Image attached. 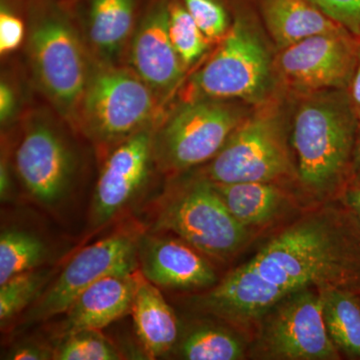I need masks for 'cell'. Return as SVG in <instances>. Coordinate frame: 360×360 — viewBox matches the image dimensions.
Here are the masks:
<instances>
[{"mask_svg": "<svg viewBox=\"0 0 360 360\" xmlns=\"http://www.w3.org/2000/svg\"><path fill=\"white\" fill-rule=\"evenodd\" d=\"M328 288L360 295V221L345 205L303 215L191 302L245 328L288 296Z\"/></svg>", "mask_w": 360, "mask_h": 360, "instance_id": "cell-1", "label": "cell"}, {"mask_svg": "<svg viewBox=\"0 0 360 360\" xmlns=\"http://www.w3.org/2000/svg\"><path fill=\"white\" fill-rule=\"evenodd\" d=\"M298 99L290 130L296 172L309 193L326 198L350 179L359 120L347 89L324 90Z\"/></svg>", "mask_w": 360, "mask_h": 360, "instance_id": "cell-2", "label": "cell"}, {"mask_svg": "<svg viewBox=\"0 0 360 360\" xmlns=\"http://www.w3.org/2000/svg\"><path fill=\"white\" fill-rule=\"evenodd\" d=\"M257 14L236 9L217 51L191 78V98L227 99L257 106L276 97L274 58Z\"/></svg>", "mask_w": 360, "mask_h": 360, "instance_id": "cell-3", "label": "cell"}, {"mask_svg": "<svg viewBox=\"0 0 360 360\" xmlns=\"http://www.w3.org/2000/svg\"><path fill=\"white\" fill-rule=\"evenodd\" d=\"M27 52L42 94L78 129L91 66L77 30L51 0H33L28 13Z\"/></svg>", "mask_w": 360, "mask_h": 360, "instance_id": "cell-4", "label": "cell"}, {"mask_svg": "<svg viewBox=\"0 0 360 360\" xmlns=\"http://www.w3.org/2000/svg\"><path fill=\"white\" fill-rule=\"evenodd\" d=\"M156 231H170L205 257L227 262L245 248L251 231L229 210L214 184L200 174L163 195Z\"/></svg>", "mask_w": 360, "mask_h": 360, "instance_id": "cell-5", "label": "cell"}, {"mask_svg": "<svg viewBox=\"0 0 360 360\" xmlns=\"http://www.w3.org/2000/svg\"><path fill=\"white\" fill-rule=\"evenodd\" d=\"M276 98L248 113L205 167V177L215 184H276L297 175L285 116Z\"/></svg>", "mask_w": 360, "mask_h": 360, "instance_id": "cell-6", "label": "cell"}, {"mask_svg": "<svg viewBox=\"0 0 360 360\" xmlns=\"http://www.w3.org/2000/svg\"><path fill=\"white\" fill-rule=\"evenodd\" d=\"M158 97L134 70L108 65L90 70L78 129L101 148L116 146L155 127Z\"/></svg>", "mask_w": 360, "mask_h": 360, "instance_id": "cell-7", "label": "cell"}, {"mask_svg": "<svg viewBox=\"0 0 360 360\" xmlns=\"http://www.w3.org/2000/svg\"><path fill=\"white\" fill-rule=\"evenodd\" d=\"M246 105L227 99H188L155 129V165L161 172L179 174L212 160L250 112Z\"/></svg>", "mask_w": 360, "mask_h": 360, "instance_id": "cell-8", "label": "cell"}, {"mask_svg": "<svg viewBox=\"0 0 360 360\" xmlns=\"http://www.w3.org/2000/svg\"><path fill=\"white\" fill-rule=\"evenodd\" d=\"M258 322L257 349L266 359H340L326 329L319 290H305L288 296Z\"/></svg>", "mask_w": 360, "mask_h": 360, "instance_id": "cell-9", "label": "cell"}, {"mask_svg": "<svg viewBox=\"0 0 360 360\" xmlns=\"http://www.w3.org/2000/svg\"><path fill=\"white\" fill-rule=\"evenodd\" d=\"M141 234L134 229H122L78 251L33 303L26 321H44L63 314L80 293L99 279L139 269L137 245Z\"/></svg>", "mask_w": 360, "mask_h": 360, "instance_id": "cell-10", "label": "cell"}, {"mask_svg": "<svg viewBox=\"0 0 360 360\" xmlns=\"http://www.w3.org/2000/svg\"><path fill=\"white\" fill-rule=\"evenodd\" d=\"M15 169L26 193L45 207L53 208L72 191L77 158L58 125L44 116L33 115L16 148Z\"/></svg>", "mask_w": 360, "mask_h": 360, "instance_id": "cell-11", "label": "cell"}, {"mask_svg": "<svg viewBox=\"0 0 360 360\" xmlns=\"http://www.w3.org/2000/svg\"><path fill=\"white\" fill-rule=\"evenodd\" d=\"M359 39L347 30L324 33L277 51V84L296 97L347 89L356 65Z\"/></svg>", "mask_w": 360, "mask_h": 360, "instance_id": "cell-12", "label": "cell"}, {"mask_svg": "<svg viewBox=\"0 0 360 360\" xmlns=\"http://www.w3.org/2000/svg\"><path fill=\"white\" fill-rule=\"evenodd\" d=\"M155 127L141 130L112 149L96 186L90 226L99 229L117 217L146 186L153 160Z\"/></svg>", "mask_w": 360, "mask_h": 360, "instance_id": "cell-13", "label": "cell"}, {"mask_svg": "<svg viewBox=\"0 0 360 360\" xmlns=\"http://www.w3.org/2000/svg\"><path fill=\"white\" fill-rule=\"evenodd\" d=\"M137 260L141 274L160 288L208 290L219 283L205 255L181 238L141 234Z\"/></svg>", "mask_w": 360, "mask_h": 360, "instance_id": "cell-14", "label": "cell"}, {"mask_svg": "<svg viewBox=\"0 0 360 360\" xmlns=\"http://www.w3.org/2000/svg\"><path fill=\"white\" fill-rule=\"evenodd\" d=\"M168 6L169 0L151 2L130 46L132 70L158 98L172 94L186 70L170 39Z\"/></svg>", "mask_w": 360, "mask_h": 360, "instance_id": "cell-15", "label": "cell"}, {"mask_svg": "<svg viewBox=\"0 0 360 360\" xmlns=\"http://www.w3.org/2000/svg\"><path fill=\"white\" fill-rule=\"evenodd\" d=\"M137 270L103 277L80 293L63 314L60 338L77 331L101 330L129 314L136 290Z\"/></svg>", "mask_w": 360, "mask_h": 360, "instance_id": "cell-16", "label": "cell"}, {"mask_svg": "<svg viewBox=\"0 0 360 360\" xmlns=\"http://www.w3.org/2000/svg\"><path fill=\"white\" fill-rule=\"evenodd\" d=\"M135 333L148 359L167 354L179 341V323L160 288L137 270V286L131 310Z\"/></svg>", "mask_w": 360, "mask_h": 360, "instance_id": "cell-17", "label": "cell"}, {"mask_svg": "<svg viewBox=\"0 0 360 360\" xmlns=\"http://www.w3.org/2000/svg\"><path fill=\"white\" fill-rule=\"evenodd\" d=\"M257 7L277 51L314 35L345 30L309 0H257Z\"/></svg>", "mask_w": 360, "mask_h": 360, "instance_id": "cell-18", "label": "cell"}, {"mask_svg": "<svg viewBox=\"0 0 360 360\" xmlns=\"http://www.w3.org/2000/svg\"><path fill=\"white\" fill-rule=\"evenodd\" d=\"M213 184L233 217L250 229L274 221L290 205L288 194L274 182Z\"/></svg>", "mask_w": 360, "mask_h": 360, "instance_id": "cell-19", "label": "cell"}, {"mask_svg": "<svg viewBox=\"0 0 360 360\" xmlns=\"http://www.w3.org/2000/svg\"><path fill=\"white\" fill-rule=\"evenodd\" d=\"M134 13L135 0H91L90 41L106 60L117 56L129 40Z\"/></svg>", "mask_w": 360, "mask_h": 360, "instance_id": "cell-20", "label": "cell"}, {"mask_svg": "<svg viewBox=\"0 0 360 360\" xmlns=\"http://www.w3.org/2000/svg\"><path fill=\"white\" fill-rule=\"evenodd\" d=\"M324 322L340 352L360 359V295L343 288L319 290Z\"/></svg>", "mask_w": 360, "mask_h": 360, "instance_id": "cell-21", "label": "cell"}, {"mask_svg": "<svg viewBox=\"0 0 360 360\" xmlns=\"http://www.w3.org/2000/svg\"><path fill=\"white\" fill-rule=\"evenodd\" d=\"M177 354L187 360H239L245 345L236 333L213 323H198L177 341Z\"/></svg>", "mask_w": 360, "mask_h": 360, "instance_id": "cell-22", "label": "cell"}, {"mask_svg": "<svg viewBox=\"0 0 360 360\" xmlns=\"http://www.w3.org/2000/svg\"><path fill=\"white\" fill-rule=\"evenodd\" d=\"M49 255L39 236L18 227L2 229L0 234V284L23 272L39 269Z\"/></svg>", "mask_w": 360, "mask_h": 360, "instance_id": "cell-23", "label": "cell"}, {"mask_svg": "<svg viewBox=\"0 0 360 360\" xmlns=\"http://www.w3.org/2000/svg\"><path fill=\"white\" fill-rule=\"evenodd\" d=\"M168 11L170 39L187 70L207 51L212 44L186 11L181 0H169Z\"/></svg>", "mask_w": 360, "mask_h": 360, "instance_id": "cell-24", "label": "cell"}, {"mask_svg": "<svg viewBox=\"0 0 360 360\" xmlns=\"http://www.w3.org/2000/svg\"><path fill=\"white\" fill-rule=\"evenodd\" d=\"M49 272L39 269L14 276L0 284V322L4 328L9 321L34 303L44 292Z\"/></svg>", "mask_w": 360, "mask_h": 360, "instance_id": "cell-25", "label": "cell"}, {"mask_svg": "<svg viewBox=\"0 0 360 360\" xmlns=\"http://www.w3.org/2000/svg\"><path fill=\"white\" fill-rule=\"evenodd\" d=\"M122 354L101 333L82 330L61 336L53 348L54 360H120Z\"/></svg>", "mask_w": 360, "mask_h": 360, "instance_id": "cell-26", "label": "cell"}, {"mask_svg": "<svg viewBox=\"0 0 360 360\" xmlns=\"http://www.w3.org/2000/svg\"><path fill=\"white\" fill-rule=\"evenodd\" d=\"M181 1L210 44H219L224 39L231 28L232 18L222 0Z\"/></svg>", "mask_w": 360, "mask_h": 360, "instance_id": "cell-27", "label": "cell"}, {"mask_svg": "<svg viewBox=\"0 0 360 360\" xmlns=\"http://www.w3.org/2000/svg\"><path fill=\"white\" fill-rule=\"evenodd\" d=\"M331 20L360 39V0H309Z\"/></svg>", "mask_w": 360, "mask_h": 360, "instance_id": "cell-28", "label": "cell"}, {"mask_svg": "<svg viewBox=\"0 0 360 360\" xmlns=\"http://www.w3.org/2000/svg\"><path fill=\"white\" fill-rule=\"evenodd\" d=\"M25 25L20 16L2 4L0 11V52L2 56L16 51L25 39Z\"/></svg>", "mask_w": 360, "mask_h": 360, "instance_id": "cell-29", "label": "cell"}, {"mask_svg": "<svg viewBox=\"0 0 360 360\" xmlns=\"http://www.w3.org/2000/svg\"><path fill=\"white\" fill-rule=\"evenodd\" d=\"M7 359L13 360H47L53 359V348L44 347L39 343H21L7 354Z\"/></svg>", "mask_w": 360, "mask_h": 360, "instance_id": "cell-30", "label": "cell"}, {"mask_svg": "<svg viewBox=\"0 0 360 360\" xmlns=\"http://www.w3.org/2000/svg\"><path fill=\"white\" fill-rule=\"evenodd\" d=\"M18 108V97L15 91L6 80H1L0 84V122L6 125L11 122Z\"/></svg>", "mask_w": 360, "mask_h": 360, "instance_id": "cell-31", "label": "cell"}, {"mask_svg": "<svg viewBox=\"0 0 360 360\" xmlns=\"http://www.w3.org/2000/svg\"><path fill=\"white\" fill-rule=\"evenodd\" d=\"M347 92L352 110L360 120V39L359 49H357L356 65H355L354 75H352Z\"/></svg>", "mask_w": 360, "mask_h": 360, "instance_id": "cell-32", "label": "cell"}, {"mask_svg": "<svg viewBox=\"0 0 360 360\" xmlns=\"http://www.w3.org/2000/svg\"><path fill=\"white\" fill-rule=\"evenodd\" d=\"M13 193V181H11V169L7 160L6 153H2L1 163H0V196L1 201L11 198Z\"/></svg>", "mask_w": 360, "mask_h": 360, "instance_id": "cell-33", "label": "cell"}, {"mask_svg": "<svg viewBox=\"0 0 360 360\" xmlns=\"http://www.w3.org/2000/svg\"><path fill=\"white\" fill-rule=\"evenodd\" d=\"M345 205L360 221V184H352L345 189Z\"/></svg>", "mask_w": 360, "mask_h": 360, "instance_id": "cell-34", "label": "cell"}, {"mask_svg": "<svg viewBox=\"0 0 360 360\" xmlns=\"http://www.w3.org/2000/svg\"><path fill=\"white\" fill-rule=\"evenodd\" d=\"M350 179L352 184H360V120L355 136L354 153H352V168H350Z\"/></svg>", "mask_w": 360, "mask_h": 360, "instance_id": "cell-35", "label": "cell"}]
</instances>
